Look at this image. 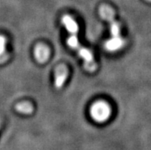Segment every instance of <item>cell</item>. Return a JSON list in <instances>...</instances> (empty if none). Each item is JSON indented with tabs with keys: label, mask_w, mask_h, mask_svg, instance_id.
<instances>
[{
	"label": "cell",
	"mask_w": 151,
	"mask_h": 150,
	"mask_svg": "<svg viewBox=\"0 0 151 150\" xmlns=\"http://www.w3.org/2000/svg\"><path fill=\"white\" fill-rule=\"evenodd\" d=\"M148 1H150V2H151V0H148Z\"/></svg>",
	"instance_id": "cell-9"
},
{
	"label": "cell",
	"mask_w": 151,
	"mask_h": 150,
	"mask_svg": "<svg viewBox=\"0 0 151 150\" xmlns=\"http://www.w3.org/2000/svg\"><path fill=\"white\" fill-rule=\"evenodd\" d=\"M61 22L68 32V45L76 51L84 61V69L89 72H94L98 67V65L94 60V55L91 51L84 48L80 44L78 40V25L71 15H65L61 19Z\"/></svg>",
	"instance_id": "cell-1"
},
{
	"label": "cell",
	"mask_w": 151,
	"mask_h": 150,
	"mask_svg": "<svg viewBox=\"0 0 151 150\" xmlns=\"http://www.w3.org/2000/svg\"><path fill=\"white\" fill-rule=\"evenodd\" d=\"M0 126H1V120H0Z\"/></svg>",
	"instance_id": "cell-8"
},
{
	"label": "cell",
	"mask_w": 151,
	"mask_h": 150,
	"mask_svg": "<svg viewBox=\"0 0 151 150\" xmlns=\"http://www.w3.org/2000/svg\"><path fill=\"white\" fill-rule=\"evenodd\" d=\"M99 13L109 24L111 38L105 43V48L111 52L121 50L125 45V41L121 36V25L115 19L114 11L110 6L104 5L99 9Z\"/></svg>",
	"instance_id": "cell-2"
},
{
	"label": "cell",
	"mask_w": 151,
	"mask_h": 150,
	"mask_svg": "<svg viewBox=\"0 0 151 150\" xmlns=\"http://www.w3.org/2000/svg\"><path fill=\"white\" fill-rule=\"evenodd\" d=\"M34 56L38 62L45 63L50 56V50L46 45L43 44H38L35 47Z\"/></svg>",
	"instance_id": "cell-5"
},
{
	"label": "cell",
	"mask_w": 151,
	"mask_h": 150,
	"mask_svg": "<svg viewBox=\"0 0 151 150\" xmlns=\"http://www.w3.org/2000/svg\"><path fill=\"white\" fill-rule=\"evenodd\" d=\"M68 76L67 67L65 65H59L55 70V87L57 90H60L63 88L65 81Z\"/></svg>",
	"instance_id": "cell-4"
},
{
	"label": "cell",
	"mask_w": 151,
	"mask_h": 150,
	"mask_svg": "<svg viewBox=\"0 0 151 150\" xmlns=\"http://www.w3.org/2000/svg\"><path fill=\"white\" fill-rule=\"evenodd\" d=\"M6 45H7V39L4 35L0 34V64L6 62L9 57Z\"/></svg>",
	"instance_id": "cell-6"
},
{
	"label": "cell",
	"mask_w": 151,
	"mask_h": 150,
	"mask_svg": "<svg viewBox=\"0 0 151 150\" xmlns=\"http://www.w3.org/2000/svg\"><path fill=\"white\" fill-rule=\"evenodd\" d=\"M90 114L94 121L104 123L107 121L111 116V106L104 101H97L91 107Z\"/></svg>",
	"instance_id": "cell-3"
},
{
	"label": "cell",
	"mask_w": 151,
	"mask_h": 150,
	"mask_svg": "<svg viewBox=\"0 0 151 150\" xmlns=\"http://www.w3.org/2000/svg\"><path fill=\"white\" fill-rule=\"evenodd\" d=\"M15 110L20 113L31 114L33 112V106L29 102H21L16 104Z\"/></svg>",
	"instance_id": "cell-7"
}]
</instances>
